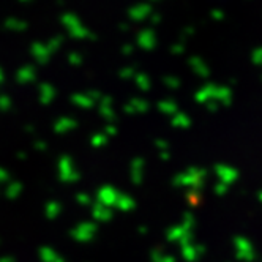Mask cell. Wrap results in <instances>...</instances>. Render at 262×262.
Instances as JSON below:
<instances>
[]
</instances>
